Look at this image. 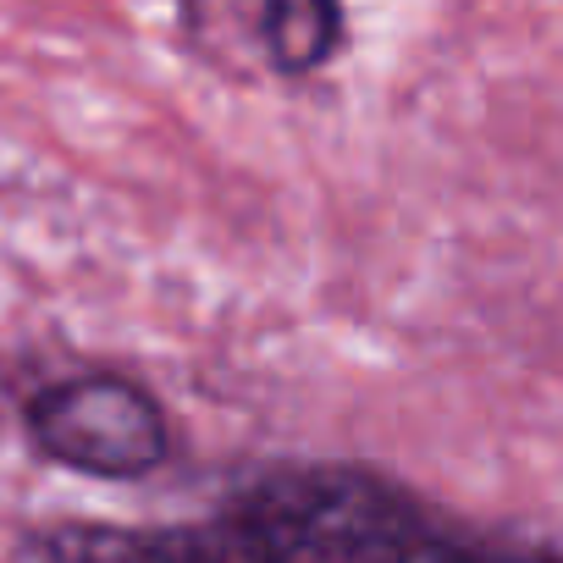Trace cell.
I'll return each mask as SVG.
<instances>
[{"mask_svg":"<svg viewBox=\"0 0 563 563\" xmlns=\"http://www.w3.org/2000/svg\"><path fill=\"white\" fill-rule=\"evenodd\" d=\"M45 563H563L360 464H265L177 525H56Z\"/></svg>","mask_w":563,"mask_h":563,"instance_id":"6da1fadb","label":"cell"},{"mask_svg":"<svg viewBox=\"0 0 563 563\" xmlns=\"http://www.w3.org/2000/svg\"><path fill=\"white\" fill-rule=\"evenodd\" d=\"M23 420L34 448L78 475L139 481L172 459V420L155 393L111 371L51 382L40 398H29Z\"/></svg>","mask_w":563,"mask_h":563,"instance_id":"7a4b0ae2","label":"cell"},{"mask_svg":"<svg viewBox=\"0 0 563 563\" xmlns=\"http://www.w3.org/2000/svg\"><path fill=\"white\" fill-rule=\"evenodd\" d=\"M260 34L282 73H316L343 45V7L338 0H265Z\"/></svg>","mask_w":563,"mask_h":563,"instance_id":"3957f363","label":"cell"}]
</instances>
